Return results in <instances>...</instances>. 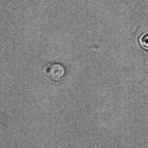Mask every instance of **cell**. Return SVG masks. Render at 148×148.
Masks as SVG:
<instances>
[{"label": "cell", "mask_w": 148, "mask_h": 148, "mask_svg": "<svg viewBox=\"0 0 148 148\" xmlns=\"http://www.w3.org/2000/svg\"><path fill=\"white\" fill-rule=\"evenodd\" d=\"M43 72L50 80L58 82L63 79L66 70L64 67L60 63H50L44 66Z\"/></svg>", "instance_id": "cell-1"}, {"label": "cell", "mask_w": 148, "mask_h": 148, "mask_svg": "<svg viewBox=\"0 0 148 148\" xmlns=\"http://www.w3.org/2000/svg\"><path fill=\"white\" fill-rule=\"evenodd\" d=\"M140 43L144 49L148 50V34L144 35L140 37Z\"/></svg>", "instance_id": "cell-2"}]
</instances>
